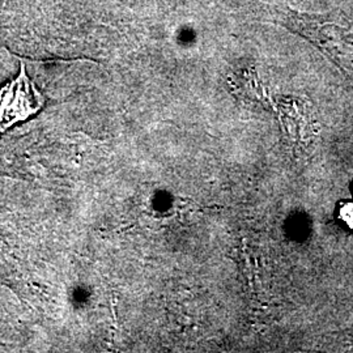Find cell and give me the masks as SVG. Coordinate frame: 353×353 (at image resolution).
Returning a JSON list of instances; mask_svg holds the SVG:
<instances>
[{
  "mask_svg": "<svg viewBox=\"0 0 353 353\" xmlns=\"http://www.w3.org/2000/svg\"><path fill=\"white\" fill-rule=\"evenodd\" d=\"M45 105V97L20 64V74L0 89V135L19 122L37 114Z\"/></svg>",
  "mask_w": 353,
  "mask_h": 353,
  "instance_id": "6da1fadb",
  "label": "cell"
},
{
  "mask_svg": "<svg viewBox=\"0 0 353 353\" xmlns=\"http://www.w3.org/2000/svg\"><path fill=\"white\" fill-rule=\"evenodd\" d=\"M338 217L347 227L353 230V203H343L338 210Z\"/></svg>",
  "mask_w": 353,
  "mask_h": 353,
  "instance_id": "7a4b0ae2",
  "label": "cell"
}]
</instances>
